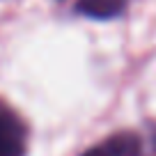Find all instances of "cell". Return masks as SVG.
<instances>
[{
  "label": "cell",
  "instance_id": "obj_3",
  "mask_svg": "<svg viewBox=\"0 0 156 156\" xmlns=\"http://www.w3.org/2000/svg\"><path fill=\"white\" fill-rule=\"evenodd\" d=\"M129 0H78L76 9L90 19H112L122 14Z\"/></svg>",
  "mask_w": 156,
  "mask_h": 156
},
{
  "label": "cell",
  "instance_id": "obj_1",
  "mask_svg": "<svg viewBox=\"0 0 156 156\" xmlns=\"http://www.w3.org/2000/svg\"><path fill=\"white\" fill-rule=\"evenodd\" d=\"M25 140L28 133L23 122L0 101V156H25Z\"/></svg>",
  "mask_w": 156,
  "mask_h": 156
},
{
  "label": "cell",
  "instance_id": "obj_2",
  "mask_svg": "<svg viewBox=\"0 0 156 156\" xmlns=\"http://www.w3.org/2000/svg\"><path fill=\"white\" fill-rule=\"evenodd\" d=\"M83 156H140V140L136 133H117L87 149Z\"/></svg>",
  "mask_w": 156,
  "mask_h": 156
},
{
  "label": "cell",
  "instance_id": "obj_4",
  "mask_svg": "<svg viewBox=\"0 0 156 156\" xmlns=\"http://www.w3.org/2000/svg\"><path fill=\"white\" fill-rule=\"evenodd\" d=\"M151 142H154V147H156V129L151 131Z\"/></svg>",
  "mask_w": 156,
  "mask_h": 156
}]
</instances>
